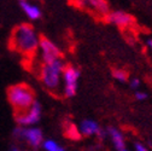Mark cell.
Returning <instances> with one entry per match:
<instances>
[{"mask_svg":"<svg viewBox=\"0 0 152 151\" xmlns=\"http://www.w3.org/2000/svg\"><path fill=\"white\" fill-rule=\"evenodd\" d=\"M39 44L40 36L37 35L34 27L29 23L16 26L12 29L9 39V47L27 58H30L36 54V51L39 50Z\"/></svg>","mask_w":152,"mask_h":151,"instance_id":"6da1fadb","label":"cell"},{"mask_svg":"<svg viewBox=\"0 0 152 151\" xmlns=\"http://www.w3.org/2000/svg\"><path fill=\"white\" fill-rule=\"evenodd\" d=\"M7 99L11 104L15 116L22 115L35 103L34 89L27 84H17L7 88Z\"/></svg>","mask_w":152,"mask_h":151,"instance_id":"7a4b0ae2","label":"cell"},{"mask_svg":"<svg viewBox=\"0 0 152 151\" xmlns=\"http://www.w3.org/2000/svg\"><path fill=\"white\" fill-rule=\"evenodd\" d=\"M64 68H65V64H64L63 59H58L52 63L41 65L40 79H41L44 86L50 92H56L59 89Z\"/></svg>","mask_w":152,"mask_h":151,"instance_id":"3957f363","label":"cell"},{"mask_svg":"<svg viewBox=\"0 0 152 151\" xmlns=\"http://www.w3.org/2000/svg\"><path fill=\"white\" fill-rule=\"evenodd\" d=\"M12 136L18 141H26L33 149H37L44 143L42 130L40 128H37V127L17 126L12 132Z\"/></svg>","mask_w":152,"mask_h":151,"instance_id":"277c9868","label":"cell"},{"mask_svg":"<svg viewBox=\"0 0 152 151\" xmlns=\"http://www.w3.org/2000/svg\"><path fill=\"white\" fill-rule=\"evenodd\" d=\"M63 80V93L66 98L74 97L77 92L79 80H80V71L72 65H65L62 75Z\"/></svg>","mask_w":152,"mask_h":151,"instance_id":"5b68a950","label":"cell"},{"mask_svg":"<svg viewBox=\"0 0 152 151\" xmlns=\"http://www.w3.org/2000/svg\"><path fill=\"white\" fill-rule=\"evenodd\" d=\"M39 50H40V56H41L44 64H48L54 61L62 59V53H61L59 48L50 39H47L46 36H40Z\"/></svg>","mask_w":152,"mask_h":151,"instance_id":"8992f818","label":"cell"},{"mask_svg":"<svg viewBox=\"0 0 152 151\" xmlns=\"http://www.w3.org/2000/svg\"><path fill=\"white\" fill-rule=\"evenodd\" d=\"M41 114H42L41 104L35 100V103L31 105V108L29 110H27L22 115L16 116V122L22 127H29V126H33L40 121Z\"/></svg>","mask_w":152,"mask_h":151,"instance_id":"52a82bcc","label":"cell"},{"mask_svg":"<svg viewBox=\"0 0 152 151\" xmlns=\"http://www.w3.org/2000/svg\"><path fill=\"white\" fill-rule=\"evenodd\" d=\"M79 133L85 137H92V136H98L100 139H104L106 136V130L102 129L99 123L91 119H85L81 121L79 126Z\"/></svg>","mask_w":152,"mask_h":151,"instance_id":"ba28073f","label":"cell"},{"mask_svg":"<svg viewBox=\"0 0 152 151\" xmlns=\"http://www.w3.org/2000/svg\"><path fill=\"white\" fill-rule=\"evenodd\" d=\"M106 21L120 28H127L134 22V17L124 11H110L106 16Z\"/></svg>","mask_w":152,"mask_h":151,"instance_id":"9c48e42d","label":"cell"},{"mask_svg":"<svg viewBox=\"0 0 152 151\" xmlns=\"http://www.w3.org/2000/svg\"><path fill=\"white\" fill-rule=\"evenodd\" d=\"M106 134L110 137V139L113 144V147L117 151H121L124 149V137L120 129H117L116 127H107Z\"/></svg>","mask_w":152,"mask_h":151,"instance_id":"30bf717a","label":"cell"},{"mask_svg":"<svg viewBox=\"0 0 152 151\" xmlns=\"http://www.w3.org/2000/svg\"><path fill=\"white\" fill-rule=\"evenodd\" d=\"M20 7L23 10V12L30 18V20H40L41 18V9L35 5V4H31L29 1H26V0H21L20 3Z\"/></svg>","mask_w":152,"mask_h":151,"instance_id":"8fae6325","label":"cell"},{"mask_svg":"<svg viewBox=\"0 0 152 151\" xmlns=\"http://www.w3.org/2000/svg\"><path fill=\"white\" fill-rule=\"evenodd\" d=\"M88 4L92 6V9L94 11H97L100 15L106 16L110 12V9H109L110 6L106 1H104V0H92V1H88Z\"/></svg>","mask_w":152,"mask_h":151,"instance_id":"7c38bea8","label":"cell"},{"mask_svg":"<svg viewBox=\"0 0 152 151\" xmlns=\"http://www.w3.org/2000/svg\"><path fill=\"white\" fill-rule=\"evenodd\" d=\"M112 78L120 82H127L128 81V73L123 69H113L112 70Z\"/></svg>","mask_w":152,"mask_h":151,"instance_id":"4fadbf2b","label":"cell"},{"mask_svg":"<svg viewBox=\"0 0 152 151\" xmlns=\"http://www.w3.org/2000/svg\"><path fill=\"white\" fill-rule=\"evenodd\" d=\"M41 146H42L44 150H46V151H59V149L62 147V146L58 145V143L54 141V140H52V139L44 140V143H42Z\"/></svg>","mask_w":152,"mask_h":151,"instance_id":"5bb4252c","label":"cell"},{"mask_svg":"<svg viewBox=\"0 0 152 151\" xmlns=\"http://www.w3.org/2000/svg\"><path fill=\"white\" fill-rule=\"evenodd\" d=\"M134 97H135L137 100L142 102V100L147 99V93H146V92H142V91H137V92L134 93Z\"/></svg>","mask_w":152,"mask_h":151,"instance_id":"9a60e30c","label":"cell"},{"mask_svg":"<svg viewBox=\"0 0 152 151\" xmlns=\"http://www.w3.org/2000/svg\"><path fill=\"white\" fill-rule=\"evenodd\" d=\"M130 88H133V89H138L139 88V86H140V80L138 79V78H133L132 80H130Z\"/></svg>","mask_w":152,"mask_h":151,"instance_id":"2e32d148","label":"cell"},{"mask_svg":"<svg viewBox=\"0 0 152 151\" xmlns=\"http://www.w3.org/2000/svg\"><path fill=\"white\" fill-rule=\"evenodd\" d=\"M134 147H135V151H148V150L146 149V146H144V145L140 144V143H135Z\"/></svg>","mask_w":152,"mask_h":151,"instance_id":"e0dca14e","label":"cell"},{"mask_svg":"<svg viewBox=\"0 0 152 151\" xmlns=\"http://www.w3.org/2000/svg\"><path fill=\"white\" fill-rule=\"evenodd\" d=\"M147 46H148L150 50L152 51V39H148V40H147Z\"/></svg>","mask_w":152,"mask_h":151,"instance_id":"ac0fdd59","label":"cell"},{"mask_svg":"<svg viewBox=\"0 0 152 151\" xmlns=\"http://www.w3.org/2000/svg\"><path fill=\"white\" fill-rule=\"evenodd\" d=\"M11 151H22V150H20V149H17V147H13Z\"/></svg>","mask_w":152,"mask_h":151,"instance_id":"d6986e66","label":"cell"},{"mask_svg":"<svg viewBox=\"0 0 152 151\" xmlns=\"http://www.w3.org/2000/svg\"><path fill=\"white\" fill-rule=\"evenodd\" d=\"M59 151H65V150H64L63 147H61V149H59Z\"/></svg>","mask_w":152,"mask_h":151,"instance_id":"ffe728a7","label":"cell"},{"mask_svg":"<svg viewBox=\"0 0 152 151\" xmlns=\"http://www.w3.org/2000/svg\"><path fill=\"white\" fill-rule=\"evenodd\" d=\"M121 151H128V150H126V149H123V150H121Z\"/></svg>","mask_w":152,"mask_h":151,"instance_id":"44dd1931","label":"cell"}]
</instances>
